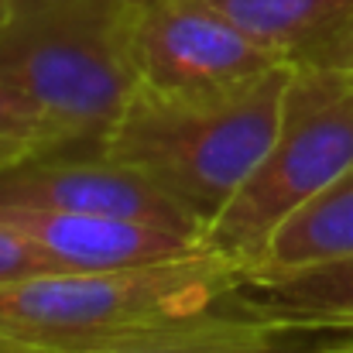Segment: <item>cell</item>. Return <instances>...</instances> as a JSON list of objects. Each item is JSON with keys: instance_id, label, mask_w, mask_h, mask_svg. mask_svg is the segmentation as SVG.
Segmentation results:
<instances>
[{"instance_id": "6da1fadb", "label": "cell", "mask_w": 353, "mask_h": 353, "mask_svg": "<svg viewBox=\"0 0 353 353\" xmlns=\"http://www.w3.org/2000/svg\"><path fill=\"white\" fill-rule=\"evenodd\" d=\"M302 336L250 305L243 268L213 247L0 285V353H288Z\"/></svg>"}, {"instance_id": "7a4b0ae2", "label": "cell", "mask_w": 353, "mask_h": 353, "mask_svg": "<svg viewBox=\"0 0 353 353\" xmlns=\"http://www.w3.org/2000/svg\"><path fill=\"white\" fill-rule=\"evenodd\" d=\"M137 0H7L0 79L55 148H103L134 93Z\"/></svg>"}, {"instance_id": "3957f363", "label": "cell", "mask_w": 353, "mask_h": 353, "mask_svg": "<svg viewBox=\"0 0 353 353\" xmlns=\"http://www.w3.org/2000/svg\"><path fill=\"white\" fill-rule=\"evenodd\" d=\"M292 72L285 62L213 93L137 90L103 148L154 179L210 230L268 154Z\"/></svg>"}, {"instance_id": "277c9868", "label": "cell", "mask_w": 353, "mask_h": 353, "mask_svg": "<svg viewBox=\"0 0 353 353\" xmlns=\"http://www.w3.org/2000/svg\"><path fill=\"white\" fill-rule=\"evenodd\" d=\"M350 168L353 72L330 65H295L278 134L254 175L210 223V247L240 268L254 264L271 234L295 210L326 192Z\"/></svg>"}, {"instance_id": "5b68a950", "label": "cell", "mask_w": 353, "mask_h": 353, "mask_svg": "<svg viewBox=\"0 0 353 353\" xmlns=\"http://www.w3.org/2000/svg\"><path fill=\"white\" fill-rule=\"evenodd\" d=\"M0 206L100 213L206 236V223L107 148H48L0 168Z\"/></svg>"}, {"instance_id": "8992f818", "label": "cell", "mask_w": 353, "mask_h": 353, "mask_svg": "<svg viewBox=\"0 0 353 353\" xmlns=\"http://www.w3.org/2000/svg\"><path fill=\"white\" fill-rule=\"evenodd\" d=\"M134 59L141 90L151 93H213L285 65L213 0L137 3Z\"/></svg>"}, {"instance_id": "52a82bcc", "label": "cell", "mask_w": 353, "mask_h": 353, "mask_svg": "<svg viewBox=\"0 0 353 353\" xmlns=\"http://www.w3.org/2000/svg\"><path fill=\"white\" fill-rule=\"evenodd\" d=\"M0 216H7L28 236H34L52 254L59 271H117L210 250L206 236H189L154 223L100 213L0 206Z\"/></svg>"}, {"instance_id": "ba28073f", "label": "cell", "mask_w": 353, "mask_h": 353, "mask_svg": "<svg viewBox=\"0 0 353 353\" xmlns=\"http://www.w3.org/2000/svg\"><path fill=\"white\" fill-rule=\"evenodd\" d=\"M243 295L261 312L305 330H353V254L292 268H243Z\"/></svg>"}, {"instance_id": "9c48e42d", "label": "cell", "mask_w": 353, "mask_h": 353, "mask_svg": "<svg viewBox=\"0 0 353 353\" xmlns=\"http://www.w3.org/2000/svg\"><path fill=\"white\" fill-rule=\"evenodd\" d=\"M254 41L292 65H316L353 21V0H213Z\"/></svg>"}, {"instance_id": "30bf717a", "label": "cell", "mask_w": 353, "mask_h": 353, "mask_svg": "<svg viewBox=\"0 0 353 353\" xmlns=\"http://www.w3.org/2000/svg\"><path fill=\"white\" fill-rule=\"evenodd\" d=\"M353 254V168L295 210L247 268H292Z\"/></svg>"}, {"instance_id": "8fae6325", "label": "cell", "mask_w": 353, "mask_h": 353, "mask_svg": "<svg viewBox=\"0 0 353 353\" xmlns=\"http://www.w3.org/2000/svg\"><path fill=\"white\" fill-rule=\"evenodd\" d=\"M55 148L45 123L34 117V110L0 79V168L10 161H21L28 154Z\"/></svg>"}, {"instance_id": "7c38bea8", "label": "cell", "mask_w": 353, "mask_h": 353, "mask_svg": "<svg viewBox=\"0 0 353 353\" xmlns=\"http://www.w3.org/2000/svg\"><path fill=\"white\" fill-rule=\"evenodd\" d=\"M55 271L59 264L34 236H28L17 223L0 216V285H17V281L55 274Z\"/></svg>"}, {"instance_id": "4fadbf2b", "label": "cell", "mask_w": 353, "mask_h": 353, "mask_svg": "<svg viewBox=\"0 0 353 353\" xmlns=\"http://www.w3.org/2000/svg\"><path fill=\"white\" fill-rule=\"evenodd\" d=\"M288 353H353V330H309Z\"/></svg>"}, {"instance_id": "5bb4252c", "label": "cell", "mask_w": 353, "mask_h": 353, "mask_svg": "<svg viewBox=\"0 0 353 353\" xmlns=\"http://www.w3.org/2000/svg\"><path fill=\"white\" fill-rule=\"evenodd\" d=\"M316 65H330V69H347V72H353V21L347 24V31L336 38V45Z\"/></svg>"}, {"instance_id": "9a60e30c", "label": "cell", "mask_w": 353, "mask_h": 353, "mask_svg": "<svg viewBox=\"0 0 353 353\" xmlns=\"http://www.w3.org/2000/svg\"><path fill=\"white\" fill-rule=\"evenodd\" d=\"M3 10H7V0H0V17H3Z\"/></svg>"}, {"instance_id": "2e32d148", "label": "cell", "mask_w": 353, "mask_h": 353, "mask_svg": "<svg viewBox=\"0 0 353 353\" xmlns=\"http://www.w3.org/2000/svg\"><path fill=\"white\" fill-rule=\"evenodd\" d=\"M137 3H144V0H137Z\"/></svg>"}]
</instances>
